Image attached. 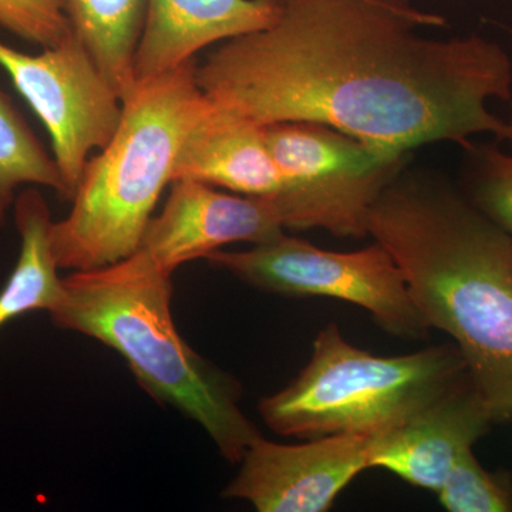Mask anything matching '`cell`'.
I'll use <instances>...</instances> for the list:
<instances>
[{
    "label": "cell",
    "mask_w": 512,
    "mask_h": 512,
    "mask_svg": "<svg viewBox=\"0 0 512 512\" xmlns=\"http://www.w3.org/2000/svg\"><path fill=\"white\" fill-rule=\"evenodd\" d=\"M446 19L409 0H285L261 30L222 43L197 66L211 100L259 126L313 121L377 150L464 148L478 134L507 140L488 101L512 99V60L481 36L430 39Z\"/></svg>",
    "instance_id": "6da1fadb"
},
{
    "label": "cell",
    "mask_w": 512,
    "mask_h": 512,
    "mask_svg": "<svg viewBox=\"0 0 512 512\" xmlns=\"http://www.w3.org/2000/svg\"><path fill=\"white\" fill-rule=\"evenodd\" d=\"M369 235L403 272L430 328L446 332L495 423L512 419V242L466 195L404 174L387 185Z\"/></svg>",
    "instance_id": "7a4b0ae2"
},
{
    "label": "cell",
    "mask_w": 512,
    "mask_h": 512,
    "mask_svg": "<svg viewBox=\"0 0 512 512\" xmlns=\"http://www.w3.org/2000/svg\"><path fill=\"white\" fill-rule=\"evenodd\" d=\"M173 274L146 252L63 278L49 312L60 329L116 350L157 402L200 424L225 460L237 464L261 436L242 412L241 383L198 355L175 328Z\"/></svg>",
    "instance_id": "3957f363"
},
{
    "label": "cell",
    "mask_w": 512,
    "mask_h": 512,
    "mask_svg": "<svg viewBox=\"0 0 512 512\" xmlns=\"http://www.w3.org/2000/svg\"><path fill=\"white\" fill-rule=\"evenodd\" d=\"M205 106L195 60L134 83L116 133L84 167L72 210L52 224L59 269L103 268L140 248L164 188L173 183L184 137Z\"/></svg>",
    "instance_id": "277c9868"
},
{
    "label": "cell",
    "mask_w": 512,
    "mask_h": 512,
    "mask_svg": "<svg viewBox=\"0 0 512 512\" xmlns=\"http://www.w3.org/2000/svg\"><path fill=\"white\" fill-rule=\"evenodd\" d=\"M468 377L456 345L376 356L350 345L329 323L316 336L305 369L261 399L258 409L279 436L375 437L402 426Z\"/></svg>",
    "instance_id": "5b68a950"
},
{
    "label": "cell",
    "mask_w": 512,
    "mask_h": 512,
    "mask_svg": "<svg viewBox=\"0 0 512 512\" xmlns=\"http://www.w3.org/2000/svg\"><path fill=\"white\" fill-rule=\"evenodd\" d=\"M281 178L271 198L285 229L320 228L336 237L369 235L377 198L403 171L404 158L313 121L264 126Z\"/></svg>",
    "instance_id": "8992f818"
},
{
    "label": "cell",
    "mask_w": 512,
    "mask_h": 512,
    "mask_svg": "<svg viewBox=\"0 0 512 512\" xmlns=\"http://www.w3.org/2000/svg\"><path fill=\"white\" fill-rule=\"evenodd\" d=\"M205 259L264 292L325 296L360 306L396 338L423 339L431 329L399 265L376 241L359 251L335 252L282 232L247 251L220 249Z\"/></svg>",
    "instance_id": "52a82bcc"
},
{
    "label": "cell",
    "mask_w": 512,
    "mask_h": 512,
    "mask_svg": "<svg viewBox=\"0 0 512 512\" xmlns=\"http://www.w3.org/2000/svg\"><path fill=\"white\" fill-rule=\"evenodd\" d=\"M0 67L46 127L64 201L72 202L93 151L116 133L123 101L74 33L39 55L0 42Z\"/></svg>",
    "instance_id": "ba28073f"
},
{
    "label": "cell",
    "mask_w": 512,
    "mask_h": 512,
    "mask_svg": "<svg viewBox=\"0 0 512 512\" xmlns=\"http://www.w3.org/2000/svg\"><path fill=\"white\" fill-rule=\"evenodd\" d=\"M372 437L335 434L302 444L259 436L239 461L222 497L248 501L259 512H325L370 468Z\"/></svg>",
    "instance_id": "9c48e42d"
},
{
    "label": "cell",
    "mask_w": 512,
    "mask_h": 512,
    "mask_svg": "<svg viewBox=\"0 0 512 512\" xmlns=\"http://www.w3.org/2000/svg\"><path fill=\"white\" fill-rule=\"evenodd\" d=\"M284 229L271 198L232 195L198 181L178 180L171 183L163 210L148 222L138 249L174 274L225 245L264 244Z\"/></svg>",
    "instance_id": "30bf717a"
},
{
    "label": "cell",
    "mask_w": 512,
    "mask_h": 512,
    "mask_svg": "<svg viewBox=\"0 0 512 512\" xmlns=\"http://www.w3.org/2000/svg\"><path fill=\"white\" fill-rule=\"evenodd\" d=\"M495 423L471 377L389 433L372 437L370 468L390 471L407 484L437 491L457 458Z\"/></svg>",
    "instance_id": "8fae6325"
},
{
    "label": "cell",
    "mask_w": 512,
    "mask_h": 512,
    "mask_svg": "<svg viewBox=\"0 0 512 512\" xmlns=\"http://www.w3.org/2000/svg\"><path fill=\"white\" fill-rule=\"evenodd\" d=\"M282 0H148L134 83L195 60L205 47L271 25Z\"/></svg>",
    "instance_id": "7c38bea8"
},
{
    "label": "cell",
    "mask_w": 512,
    "mask_h": 512,
    "mask_svg": "<svg viewBox=\"0 0 512 512\" xmlns=\"http://www.w3.org/2000/svg\"><path fill=\"white\" fill-rule=\"evenodd\" d=\"M178 180L198 181L249 197L272 198L281 187L264 127L208 96L207 106L175 158L173 181Z\"/></svg>",
    "instance_id": "4fadbf2b"
},
{
    "label": "cell",
    "mask_w": 512,
    "mask_h": 512,
    "mask_svg": "<svg viewBox=\"0 0 512 512\" xmlns=\"http://www.w3.org/2000/svg\"><path fill=\"white\" fill-rule=\"evenodd\" d=\"M13 217L20 237V252L12 274L0 291V330L26 313H49L59 302L63 288L50 242L52 214L42 192L30 187L16 195Z\"/></svg>",
    "instance_id": "5bb4252c"
},
{
    "label": "cell",
    "mask_w": 512,
    "mask_h": 512,
    "mask_svg": "<svg viewBox=\"0 0 512 512\" xmlns=\"http://www.w3.org/2000/svg\"><path fill=\"white\" fill-rule=\"evenodd\" d=\"M148 0H63L77 39L107 77L121 101L134 87V57Z\"/></svg>",
    "instance_id": "9a60e30c"
},
{
    "label": "cell",
    "mask_w": 512,
    "mask_h": 512,
    "mask_svg": "<svg viewBox=\"0 0 512 512\" xmlns=\"http://www.w3.org/2000/svg\"><path fill=\"white\" fill-rule=\"evenodd\" d=\"M22 185L50 188L64 201V184L55 158L0 89V228L6 224Z\"/></svg>",
    "instance_id": "2e32d148"
},
{
    "label": "cell",
    "mask_w": 512,
    "mask_h": 512,
    "mask_svg": "<svg viewBox=\"0 0 512 512\" xmlns=\"http://www.w3.org/2000/svg\"><path fill=\"white\" fill-rule=\"evenodd\" d=\"M436 494L450 512H511L512 473L487 470L470 448L457 458Z\"/></svg>",
    "instance_id": "e0dca14e"
},
{
    "label": "cell",
    "mask_w": 512,
    "mask_h": 512,
    "mask_svg": "<svg viewBox=\"0 0 512 512\" xmlns=\"http://www.w3.org/2000/svg\"><path fill=\"white\" fill-rule=\"evenodd\" d=\"M466 197L512 242V156L497 146L467 148Z\"/></svg>",
    "instance_id": "ac0fdd59"
},
{
    "label": "cell",
    "mask_w": 512,
    "mask_h": 512,
    "mask_svg": "<svg viewBox=\"0 0 512 512\" xmlns=\"http://www.w3.org/2000/svg\"><path fill=\"white\" fill-rule=\"evenodd\" d=\"M0 26L43 49L73 33L63 0H0Z\"/></svg>",
    "instance_id": "d6986e66"
},
{
    "label": "cell",
    "mask_w": 512,
    "mask_h": 512,
    "mask_svg": "<svg viewBox=\"0 0 512 512\" xmlns=\"http://www.w3.org/2000/svg\"><path fill=\"white\" fill-rule=\"evenodd\" d=\"M507 140L510 141L511 146H512V121L510 123V136H508Z\"/></svg>",
    "instance_id": "ffe728a7"
},
{
    "label": "cell",
    "mask_w": 512,
    "mask_h": 512,
    "mask_svg": "<svg viewBox=\"0 0 512 512\" xmlns=\"http://www.w3.org/2000/svg\"><path fill=\"white\" fill-rule=\"evenodd\" d=\"M282 2H285V0H282Z\"/></svg>",
    "instance_id": "44dd1931"
}]
</instances>
